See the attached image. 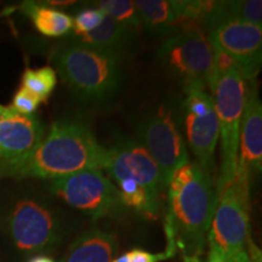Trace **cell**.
<instances>
[{"label":"cell","mask_w":262,"mask_h":262,"mask_svg":"<svg viewBox=\"0 0 262 262\" xmlns=\"http://www.w3.org/2000/svg\"><path fill=\"white\" fill-rule=\"evenodd\" d=\"M107 148L75 120H57L27 156L0 164V178L56 180L85 170L104 169Z\"/></svg>","instance_id":"cell-1"},{"label":"cell","mask_w":262,"mask_h":262,"mask_svg":"<svg viewBox=\"0 0 262 262\" xmlns=\"http://www.w3.org/2000/svg\"><path fill=\"white\" fill-rule=\"evenodd\" d=\"M168 186V248L164 254L170 258L180 249L185 258L199 257L216 204V192L209 172L188 159L172 172Z\"/></svg>","instance_id":"cell-2"},{"label":"cell","mask_w":262,"mask_h":262,"mask_svg":"<svg viewBox=\"0 0 262 262\" xmlns=\"http://www.w3.org/2000/svg\"><path fill=\"white\" fill-rule=\"evenodd\" d=\"M249 180L239 169L228 185L217 188L216 204L208 232V262H222L228 255L244 250L250 237Z\"/></svg>","instance_id":"cell-3"},{"label":"cell","mask_w":262,"mask_h":262,"mask_svg":"<svg viewBox=\"0 0 262 262\" xmlns=\"http://www.w3.org/2000/svg\"><path fill=\"white\" fill-rule=\"evenodd\" d=\"M64 83L85 101H103L116 93L120 78L119 55L73 44L52 55Z\"/></svg>","instance_id":"cell-4"},{"label":"cell","mask_w":262,"mask_h":262,"mask_svg":"<svg viewBox=\"0 0 262 262\" xmlns=\"http://www.w3.org/2000/svg\"><path fill=\"white\" fill-rule=\"evenodd\" d=\"M221 137V173L219 187L228 185L238 165L239 131L248 94V81L237 71L214 75L208 81Z\"/></svg>","instance_id":"cell-5"},{"label":"cell","mask_w":262,"mask_h":262,"mask_svg":"<svg viewBox=\"0 0 262 262\" xmlns=\"http://www.w3.org/2000/svg\"><path fill=\"white\" fill-rule=\"evenodd\" d=\"M162 63L182 81L183 88H208L214 50L204 29L192 25L163 42L158 51Z\"/></svg>","instance_id":"cell-6"},{"label":"cell","mask_w":262,"mask_h":262,"mask_svg":"<svg viewBox=\"0 0 262 262\" xmlns=\"http://www.w3.org/2000/svg\"><path fill=\"white\" fill-rule=\"evenodd\" d=\"M6 232L22 253L49 250L61 238V222L50 206L31 196L14 202L6 215Z\"/></svg>","instance_id":"cell-7"},{"label":"cell","mask_w":262,"mask_h":262,"mask_svg":"<svg viewBox=\"0 0 262 262\" xmlns=\"http://www.w3.org/2000/svg\"><path fill=\"white\" fill-rule=\"evenodd\" d=\"M50 189L72 208L93 219L114 215L125 208L119 191L100 170H85L52 180Z\"/></svg>","instance_id":"cell-8"},{"label":"cell","mask_w":262,"mask_h":262,"mask_svg":"<svg viewBox=\"0 0 262 262\" xmlns=\"http://www.w3.org/2000/svg\"><path fill=\"white\" fill-rule=\"evenodd\" d=\"M140 139L160 171L163 185H168L172 172L188 160V152L173 112L160 107L140 129Z\"/></svg>","instance_id":"cell-9"},{"label":"cell","mask_w":262,"mask_h":262,"mask_svg":"<svg viewBox=\"0 0 262 262\" xmlns=\"http://www.w3.org/2000/svg\"><path fill=\"white\" fill-rule=\"evenodd\" d=\"M211 48L224 51L237 62L247 81H254L262 62V27L237 19H226L209 31Z\"/></svg>","instance_id":"cell-10"},{"label":"cell","mask_w":262,"mask_h":262,"mask_svg":"<svg viewBox=\"0 0 262 262\" xmlns=\"http://www.w3.org/2000/svg\"><path fill=\"white\" fill-rule=\"evenodd\" d=\"M104 170L118 182L131 179L142 186L150 195L159 199L162 178L158 165L147 149L136 141H122L107 149Z\"/></svg>","instance_id":"cell-11"},{"label":"cell","mask_w":262,"mask_h":262,"mask_svg":"<svg viewBox=\"0 0 262 262\" xmlns=\"http://www.w3.org/2000/svg\"><path fill=\"white\" fill-rule=\"evenodd\" d=\"M44 126L34 116H22L10 106L0 120V164L31 153L44 137Z\"/></svg>","instance_id":"cell-12"},{"label":"cell","mask_w":262,"mask_h":262,"mask_svg":"<svg viewBox=\"0 0 262 262\" xmlns=\"http://www.w3.org/2000/svg\"><path fill=\"white\" fill-rule=\"evenodd\" d=\"M238 168L260 175L262 170V104L253 81L248 89L241 131H239Z\"/></svg>","instance_id":"cell-13"},{"label":"cell","mask_w":262,"mask_h":262,"mask_svg":"<svg viewBox=\"0 0 262 262\" xmlns=\"http://www.w3.org/2000/svg\"><path fill=\"white\" fill-rule=\"evenodd\" d=\"M183 123L189 148L199 165L209 172L214 165V153L220 137L216 112L214 111L209 116L202 118L185 113Z\"/></svg>","instance_id":"cell-14"},{"label":"cell","mask_w":262,"mask_h":262,"mask_svg":"<svg viewBox=\"0 0 262 262\" xmlns=\"http://www.w3.org/2000/svg\"><path fill=\"white\" fill-rule=\"evenodd\" d=\"M141 24L157 32L169 31L180 25V29L189 26V2L183 0H137L135 2Z\"/></svg>","instance_id":"cell-15"},{"label":"cell","mask_w":262,"mask_h":262,"mask_svg":"<svg viewBox=\"0 0 262 262\" xmlns=\"http://www.w3.org/2000/svg\"><path fill=\"white\" fill-rule=\"evenodd\" d=\"M117 248V238L111 232L91 228L70 245L62 262H111Z\"/></svg>","instance_id":"cell-16"},{"label":"cell","mask_w":262,"mask_h":262,"mask_svg":"<svg viewBox=\"0 0 262 262\" xmlns=\"http://www.w3.org/2000/svg\"><path fill=\"white\" fill-rule=\"evenodd\" d=\"M21 11L31 19L35 29L45 37H63L71 32L73 19L63 11L47 4L25 2L19 6Z\"/></svg>","instance_id":"cell-17"},{"label":"cell","mask_w":262,"mask_h":262,"mask_svg":"<svg viewBox=\"0 0 262 262\" xmlns=\"http://www.w3.org/2000/svg\"><path fill=\"white\" fill-rule=\"evenodd\" d=\"M131 34L133 33L106 16L104 21L96 29L78 37V41L75 44L119 55L120 49L126 44Z\"/></svg>","instance_id":"cell-18"},{"label":"cell","mask_w":262,"mask_h":262,"mask_svg":"<svg viewBox=\"0 0 262 262\" xmlns=\"http://www.w3.org/2000/svg\"><path fill=\"white\" fill-rule=\"evenodd\" d=\"M120 199L124 206H129L143 217L155 220L158 216V199L146 191L142 186L131 179L118 181Z\"/></svg>","instance_id":"cell-19"},{"label":"cell","mask_w":262,"mask_h":262,"mask_svg":"<svg viewBox=\"0 0 262 262\" xmlns=\"http://www.w3.org/2000/svg\"><path fill=\"white\" fill-rule=\"evenodd\" d=\"M56 84V71L50 66L35 68V70L27 67L22 74V88L35 95L41 102H45L51 96Z\"/></svg>","instance_id":"cell-20"},{"label":"cell","mask_w":262,"mask_h":262,"mask_svg":"<svg viewBox=\"0 0 262 262\" xmlns=\"http://www.w3.org/2000/svg\"><path fill=\"white\" fill-rule=\"evenodd\" d=\"M100 8L118 25L127 29L130 33L137 31L141 27V19L137 12L135 2L130 0H101L97 3Z\"/></svg>","instance_id":"cell-21"},{"label":"cell","mask_w":262,"mask_h":262,"mask_svg":"<svg viewBox=\"0 0 262 262\" xmlns=\"http://www.w3.org/2000/svg\"><path fill=\"white\" fill-rule=\"evenodd\" d=\"M226 18L262 27L261 0H243V2H225Z\"/></svg>","instance_id":"cell-22"},{"label":"cell","mask_w":262,"mask_h":262,"mask_svg":"<svg viewBox=\"0 0 262 262\" xmlns=\"http://www.w3.org/2000/svg\"><path fill=\"white\" fill-rule=\"evenodd\" d=\"M186 98L183 101V112L195 117H206L215 111L211 95L203 88H185Z\"/></svg>","instance_id":"cell-23"},{"label":"cell","mask_w":262,"mask_h":262,"mask_svg":"<svg viewBox=\"0 0 262 262\" xmlns=\"http://www.w3.org/2000/svg\"><path fill=\"white\" fill-rule=\"evenodd\" d=\"M106 14L100 8L84 9L75 15L72 25L74 37H81L94 29H96L106 18Z\"/></svg>","instance_id":"cell-24"},{"label":"cell","mask_w":262,"mask_h":262,"mask_svg":"<svg viewBox=\"0 0 262 262\" xmlns=\"http://www.w3.org/2000/svg\"><path fill=\"white\" fill-rule=\"evenodd\" d=\"M40 103L41 101L35 95L21 86L16 91L10 108H12L15 112L22 114V116H33Z\"/></svg>","instance_id":"cell-25"},{"label":"cell","mask_w":262,"mask_h":262,"mask_svg":"<svg viewBox=\"0 0 262 262\" xmlns=\"http://www.w3.org/2000/svg\"><path fill=\"white\" fill-rule=\"evenodd\" d=\"M127 256H129L130 262H159L165 260V254H152L148 251L142 250V249H133L131 251H127Z\"/></svg>","instance_id":"cell-26"},{"label":"cell","mask_w":262,"mask_h":262,"mask_svg":"<svg viewBox=\"0 0 262 262\" xmlns=\"http://www.w3.org/2000/svg\"><path fill=\"white\" fill-rule=\"evenodd\" d=\"M247 244H248V253L247 254H248L250 262H262L261 250L256 247V245H255V243L251 241L250 237L248 238Z\"/></svg>","instance_id":"cell-27"},{"label":"cell","mask_w":262,"mask_h":262,"mask_svg":"<svg viewBox=\"0 0 262 262\" xmlns=\"http://www.w3.org/2000/svg\"><path fill=\"white\" fill-rule=\"evenodd\" d=\"M222 262H250V260H249L247 251L244 249V250L237 251V253L226 256Z\"/></svg>","instance_id":"cell-28"},{"label":"cell","mask_w":262,"mask_h":262,"mask_svg":"<svg viewBox=\"0 0 262 262\" xmlns=\"http://www.w3.org/2000/svg\"><path fill=\"white\" fill-rule=\"evenodd\" d=\"M28 262H55L51 257L45 256V255H37V256L32 257Z\"/></svg>","instance_id":"cell-29"},{"label":"cell","mask_w":262,"mask_h":262,"mask_svg":"<svg viewBox=\"0 0 262 262\" xmlns=\"http://www.w3.org/2000/svg\"><path fill=\"white\" fill-rule=\"evenodd\" d=\"M111 262H130V260H129V256H127V254L125 253V254H123L122 256L117 257L116 260H113V261H111Z\"/></svg>","instance_id":"cell-30"},{"label":"cell","mask_w":262,"mask_h":262,"mask_svg":"<svg viewBox=\"0 0 262 262\" xmlns=\"http://www.w3.org/2000/svg\"><path fill=\"white\" fill-rule=\"evenodd\" d=\"M6 110H8V107H5V106H2V104H0V120H2V118L5 116V113H6Z\"/></svg>","instance_id":"cell-31"},{"label":"cell","mask_w":262,"mask_h":262,"mask_svg":"<svg viewBox=\"0 0 262 262\" xmlns=\"http://www.w3.org/2000/svg\"><path fill=\"white\" fill-rule=\"evenodd\" d=\"M185 262H202L199 257H193V258H185Z\"/></svg>","instance_id":"cell-32"}]
</instances>
